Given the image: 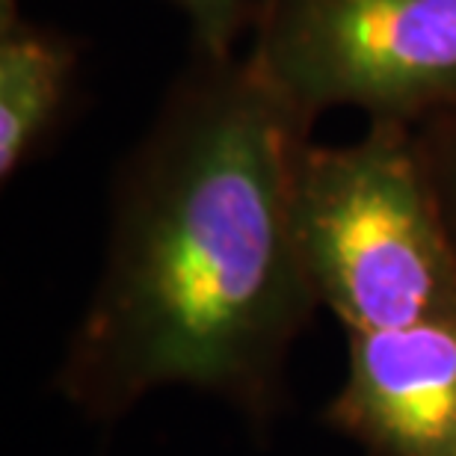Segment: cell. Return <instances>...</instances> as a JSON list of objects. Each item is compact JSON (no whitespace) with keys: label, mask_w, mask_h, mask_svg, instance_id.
Here are the masks:
<instances>
[{"label":"cell","mask_w":456,"mask_h":456,"mask_svg":"<svg viewBox=\"0 0 456 456\" xmlns=\"http://www.w3.org/2000/svg\"><path fill=\"white\" fill-rule=\"evenodd\" d=\"M312 125L246 57L196 60L127 151L102 273L53 388L110 427L187 388L267 427L317 308L290 199Z\"/></svg>","instance_id":"1"},{"label":"cell","mask_w":456,"mask_h":456,"mask_svg":"<svg viewBox=\"0 0 456 456\" xmlns=\"http://www.w3.org/2000/svg\"><path fill=\"white\" fill-rule=\"evenodd\" d=\"M290 225L317 308L346 335L456 323V252L415 125L368 122L346 145L308 142Z\"/></svg>","instance_id":"2"},{"label":"cell","mask_w":456,"mask_h":456,"mask_svg":"<svg viewBox=\"0 0 456 456\" xmlns=\"http://www.w3.org/2000/svg\"><path fill=\"white\" fill-rule=\"evenodd\" d=\"M246 60L308 122H406L456 104V0H258Z\"/></svg>","instance_id":"3"},{"label":"cell","mask_w":456,"mask_h":456,"mask_svg":"<svg viewBox=\"0 0 456 456\" xmlns=\"http://www.w3.org/2000/svg\"><path fill=\"white\" fill-rule=\"evenodd\" d=\"M323 418L368 456H456V323L346 335Z\"/></svg>","instance_id":"4"},{"label":"cell","mask_w":456,"mask_h":456,"mask_svg":"<svg viewBox=\"0 0 456 456\" xmlns=\"http://www.w3.org/2000/svg\"><path fill=\"white\" fill-rule=\"evenodd\" d=\"M77 48L57 30L15 18L0 27V178L12 181L48 142L69 102Z\"/></svg>","instance_id":"5"},{"label":"cell","mask_w":456,"mask_h":456,"mask_svg":"<svg viewBox=\"0 0 456 456\" xmlns=\"http://www.w3.org/2000/svg\"><path fill=\"white\" fill-rule=\"evenodd\" d=\"M415 136L456 252V104L421 118L415 125Z\"/></svg>","instance_id":"6"},{"label":"cell","mask_w":456,"mask_h":456,"mask_svg":"<svg viewBox=\"0 0 456 456\" xmlns=\"http://www.w3.org/2000/svg\"><path fill=\"white\" fill-rule=\"evenodd\" d=\"M187 15L199 53L232 57L237 39L252 27L258 0H172Z\"/></svg>","instance_id":"7"},{"label":"cell","mask_w":456,"mask_h":456,"mask_svg":"<svg viewBox=\"0 0 456 456\" xmlns=\"http://www.w3.org/2000/svg\"><path fill=\"white\" fill-rule=\"evenodd\" d=\"M15 18H21V12H18V0H0V27L12 24Z\"/></svg>","instance_id":"8"}]
</instances>
